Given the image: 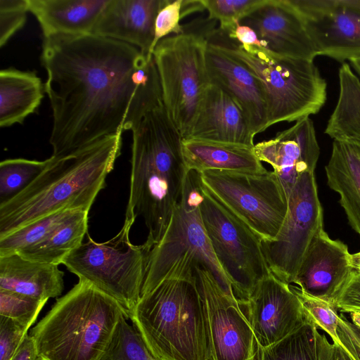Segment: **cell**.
Masks as SVG:
<instances>
[{"label": "cell", "instance_id": "1", "mask_svg": "<svg viewBox=\"0 0 360 360\" xmlns=\"http://www.w3.org/2000/svg\"><path fill=\"white\" fill-rule=\"evenodd\" d=\"M41 63L53 116L52 156L129 130L143 111L164 104L153 56L95 34L44 38Z\"/></svg>", "mask_w": 360, "mask_h": 360}, {"label": "cell", "instance_id": "2", "mask_svg": "<svg viewBox=\"0 0 360 360\" xmlns=\"http://www.w3.org/2000/svg\"><path fill=\"white\" fill-rule=\"evenodd\" d=\"M130 188L125 219L141 217L153 246L161 239L181 195L188 173L183 138L165 105L141 113L131 123Z\"/></svg>", "mask_w": 360, "mask_h": 360}, {"label": "cell", "instance_id": "3", "mask_svg": "<svg viewBox=\"0 0 360 360\" xmlns=\"http://www.w3.org/2000/svg\"><path fill=\"white\" fill-rule=\"evenodd\" d=\"M122 134L105 136L62 155H51L27 187L0 203V238L58 212H89L121 153Z\"/></svg>", "mask_w": 360, "mask_h": 360}, {"label": "cell", "instance_id": "4", "mask_svg": "<svg viewBox=\"0 0 360 360\" xmlns=\"http://www.w3.org/2000/svg\"><path fill=\"white\" fill-rule=\"evenodd\" d=\"M122 316L115 300L79 279L29 335L41 360H101Z\"/></svg>", "mask_w": 360, "mask_h": 360}, {"label": "cell", "instance_id": "5", "mask_svg": "<svg viewBox=\"0 0 360 360\" xmlns=\"http://www.w3.org/2000/svg\"><path fill=\"white\" fill-rule=\"evenodd\" d=\"M158 360H210L204 302L196 276L166 279L141 295L130 319Z\"/></svg>", "mask_w": 360, "mask_h": 360}, {"label": "cell", "instance_id": "6", "mask_svg": "<svg viewBox=\"0 0 360 360\" xmlns=\"http://www.w3.org/2000/svg\"><path fill=\"white\" fill-rule=\"evenodd\" d=\"M207 40L240 60L259 79L266 94L269 127L315 115L325 104L327 83L314 61L241 45L216 27Z\"/></svg>", "mask_w": 360, "mask_h": 360}, {"label": "cell", "instance_id": "7", "mask_svg": "<svg viewBox=\"0 0 360 360\" xmlns=\"http://www.w3.org/2000/svg\"><path fill=\"white\" fill-rule=\"evenodd\" d=\"M201 195L200 174L189 170L168 225L150 250L141 295L166 279L194 278L195 269L200 267L208 269L226 292L235 295L204 227L200 212Z\"/></svg>", "mask_w": 360, "mask_h": 360}, {"label": "cell", "instance_id": "8", "mask_svg": "<svg viewBox=\"0 0 360 360\" xmlns=\"http://www.w3.org/2000/svg\"><path fill=\"white\" fill-rule=\"evenodd\" d=\"M217 21L196 18L182 25V32L166 37L153 56L160 76L165 108L184 139L210 84L205 53L207 34Z\"/></svg>", "mask_w": 360, "mask_h": 360}, {"label": "cell", "instance_id": "9", "mask_svg": "<svg viewBox=\"0 0 360 360\" xmlns=\"http://www.w3.org/2000/svg\"><path fill=\"white\" fill-rule=\"evenodd\" d=\"M134 221L124 219L111 239L98 243L87 233V240L62 262L79 279L85 280L115 300L131 319L141 297L149 255L153 245L146 240L134 245L129 238Z\"/></svg>", "mask_w": 360, "mask_h": 360}, {"label": "cell", "instance_id": "10", "mask_svg": "<svg viewBox=\"0 0 360 360\" xmlns=\"http://www.w3.org/2000/svg\"><path fill=\"white\" fill-rule=\"evenodd\" d=\"M200 174L203 186L262 242L273 241L288 210V197L277 175L207 170Z\"/></svg>", "mask_w": 360, "mask_h": 360}, {"label": "cell", "instance_id": "11", "mask_svg": "<svg viewBox=\"0 0 360 360\" xmlns=\"http://www.w3.org/2000/svg\"><path fill=\"white\" fill-rule=\"evenodd\" d=\"M200 212L213 251L244 304L257 283L271 273L259 238L225 208L201 182Z\"/></svg>", "mask_w": 360, "mask_h": 360}, {"label": "cell", "instance_id": "12", "mask_svg": "<svg viewBox=\"0 0 360 360\" xmlns=\"http://www.w3.org/2000/svg\"><path fill=\"white\" fill-rule=\"evenodd\" d=\"M323 208L314 172L300 174L288 195V210L276 238L262 242L271 274L288 284L293 283L307 250L323 227Z\"/></svg>", "mask_w": 360, "mask_h": 360}, {"label": "cell", "instance_id": "13", "mask_svg": "<svg viewBox=\"0 0 360 360\" xmlns=\"http://www.w3.org/2000/svg\"><path fill=\"white\" fill-rule=\"evenodd\" d=\"M205 309L210 360H257L258 345L243 304L204 268L195 269Z\"/></svg>", "mask_w": 360, "mask_h": 360}, {"label": "cell", "instance_id": "14", "mask_svg": "<svg viewBox=\"0 0 360 360\" xmlns=\"http://www.w3.org/2000/svg\"><path fill=\"white\" fill-rule=\"evenodd\" d=\"M302 15L319 56L360 58V0H290Z\"/></svg>", "mask_w": 360, "mask_h": 360}, {"label": "cell", "instance_id": "15", "mask_svg": "<svg viewBox=\"0 0 360 360\" xmlns=\"http://www.w3.org/2000/svg\"><path fill=\"white\" fill-rule=\"evenodd\" d=\"M243 307L262 348L281 340L309 318L291 285L271 273L257 283Z\"/></svg>", "mask_w": 360, "mask_h": 360}, {"label": "cell", "instance_id": "16", "mask_svg": "<svg viewBox=\"0 0 360 360\" xmlns=\"http://www.w3.org/2000/svg\"><path fill=\"white\" fill-rule=\"evenodd\" d=\"M239 23L254 30L262 48L274 53L311 61L319 56L302 15L290 0H262Z\"/></svg>", "mask_w": 360, "mask_h": 360}, {"label": "cell", "instance_id": "17", "mask_svg": "<svg viewBox=\"0 0 360 360\" xmlns=\"http://www.w3.org/2000/svg\"><path fill=\"white\" fill-rule=\"evenodd\" d=\"M354 270L347 245L331 239L323 227L311 240L292 283L335 306Z\"/></svg>", "mask_w": 360, "mask_h": 360}, {"label": "cell", "instance_id": "18", "mask_svg": "<svg viewBox=\"0 0 360 360\" xmlns=\"http://www.w3.org/2000/svg\"><path fill=\"white\" fill-rule=\"evenodd\" d=\"M261 162L270 165L288 197L299 176L314 172L320 155L313 121L307 117L271 139L254 146Z\"/></svg>", "mask_w": 360, "mask_h": 360}, {"label": "cell", "instance_id": "19", "mask_svg": "<svg viewBox=\"0 0 360 360\" xmlns=\"http://www.w3.org/2000/svg\"><path fill=\"white\" fill-rule=\"evenodd\" d=\"M205 59L210 83L239 104L255 134L268 129L266 94L259 79L240 60L208 41Z\"/></svg>", "mask_w": 360, "mask_h": 360}, {"label": "cell", "instance_id": "20", "mask_svg": "<svg viewBox=\"0 0 360 360\" xmlns=\"http://www.w3.org/2000/svg\"><path fill=\"white\" fill-rule=\"evenodd\" d=\"M253 132L239 104L211 84L200 103L192 126L183 139H200L253 147Z\"/></svg>", "mask_w": 360, "mask_h": 360}, {"label": "cell", "instance_id": "21", "mask_svg": "<svg viewBox=\"0 0 360 360\" xmlns=\"http://www.w3.org/2000/svg\"><path fill=\"white\" fill-rule=\"evenodd\" d=\"M166 0H109L92 34L120 41L153 56L155 25Z\"/></svg>", "mask_w": 360, "mask_h": 360}, {"label": "cell", "instance_id": "22", "mask_svg": "<svg viewBox=\"0 0 360 360\" xmlns=\"http://www.w3.org/2000/svg\"><path fill=\"white\" fill-rule=\"evenodd\" d=\"M44 37L85 35L94 28L109 0H27Z\"/></svg>", "mask_w": 360, "mask_h": 360}, {"label": "cell", "instance_id": "23", "mask_svg": "<svg viewBox=\"0 0 360 360\" xmlns=\"http://www.w3.org/2000/svg\"><path fill=\"white\" fill-rule=\"evenodd\" d=\"M58 265L27 259L18 253L0 257V289L40 300L61 295L64 273Z\"/></svg>", "mask_w": 360, "mask_h": 360}, {"label": "cell", "instance_id": "24", "mask_svg": "<svg viewBox=\"0 0 360 360\" xmlns=\"http://www.w3.org/2000/svg\"><path fill=\"white\" fill-rule=\"evenodd\" d=\"M243 144L200 139H183L182 149L188 171L201 173L221 170L264 174L267 172L254 152Z\"/></svg>", "mask_w": 360, "mask_h": 360}, {"label": "cell", "instance_id": "25", "mask_svg": "<svg viewBox=\"0 0 360 360\" xmlns=\"http://www.w3.org/2000/svg\"><path fill=\"white\" fill-rule=\"evenodd\" d=\"M325 170L328 186L340 195L349 224L360 237V142L334 140Z\"/></svg>", "mask_w": 360, "mask_h": 360}, {"label": "cell", "instance_id": "26", "mask_svg": "<svg viewBox=\"0 0 360 360\" xmlns=\"http://www.w3.org/2000/svg\"><path fill=\"white\" fill-rule=\"evenodd\" d=\"M44 85L34 72L6 68L0 71V126L23 123L44 97Z\"/></svg>", "mask_w": 360, "mask_h": 360}, {"label": "cell", "instance_id": "27", "mask_svg": "<svg viewBox=\"0 0 360 360\" xmlns=\"http://www.w3.org/2000/svg\"><path fill=\"white\" fill-rule=\"evenodd\" d=\"M89 212L75 210L39 243L19 252L21 257L39 262L59 265L83 243L87 234Z\"/></svg>", "mask_w": 360, "mask_h": 360}, {"label": "cell", "instance_id": "28", "mask_svg": "<svg viewBox=\"0 0 360 360\" xmlns=\"http://www.w3.org/2000/svg\"><path fill=\"white\" fill-rule=\"evenodd\" d=\"M340 92L325 133L334 140L360 142V79L347 63L339 69Z\"/></svg>", "mask_w": 360, "mask_h": 360}, {"label": "cell", "instance_id": "29", "mask_svg": "<svg viewBox=\"0 0 360 360\" xmlns=\"http://www.w3.org/2000/svg\"><path fill=\"white\" fill-rule=\"evenodd\" d=\"M309 319L278 342L258 347L257 360H318L316 331Z\"/></svg>", "mask_w": 360, "mask_h": 360}, {"label": "cell", "instance_id": "30", "mask_svg": "<svg viewBox=\"0 0 360 360\" xmlns=\"http://www.w3.org/2000/svg\"><path fill=\"white\" fill-rule=\"evenodd\" d=\"M48 159H7L0 163V203L12 198L27 187L44 169Z\"/></svg>", "mask_w": 360, "mask_h": 360}, {"label": "cell", "instance_id": "31", "mask_svg": "<svg viewBox=\"0 0 360 360\" xmlns=\"http://www.w3.org/2000/svg\"><path fill=\"white\" fill-rule=\"evenodd\" d=\"M73 211L54 213L0 238V257L18 253L39 243Z\"/></svg>", "mask_w": 360, "mask_h": 360}, {"label": "cell", "instance_id": "32", "mask_svg": "<svg viewBox=\"0 0 360 360\" xmlns=\"http://www.w3.org/2000/svg\"><path fill=\"white\" fill-rule=\"evenodd\" d=\"M127 320L125 316L121 317L112 341L101 360H158Z\"/></svg>", "mask_w": 360, "mask_h": 360}, {"label": "cell", "instance_id": "33", "mask_svg": "<svg viewBox=\"0 0 360 360\" xmlns=\"http://www.w3.org/2000/svg\"><path fill=\"white\" fill-rule=\"evenodd\" d=\"M291 287L300 298L308 316L316 328L323 330L333 340V343L341 346L342 343L338 333L339 315L335 306L304 292L297 286L291 285Z\"/></svg>", "mask_w": 360, "mask_h": 360}, {"label": "cell", "instance_id": "34", "mask_svg": "<svg viewBox=\"0 0 360 360\" xmlns=\"http://www.w3.org/2000/svg\"><path fill=\"white\" fill-rule=\"evenodd\" d=\"M46 302L0 289V316L33 324Z\"/></svg>", "mask_w": 360, "mask_h": 360}, {"label": "cell", "instance_id": "35", "mask_svg": "<svg viewBox=\"0 0 360 360\" xmlns=\"http://www.w3.org/2000/svg\"><path fill=\"white\" fill-rule=\"evenodd\" d=\"M262 0H202L208 18L219 21V27L225 30L239 22Z\"/></svg>", "mask_w": 360, "mask_h": 360}, {"label": "cell", "instance_id": "36", "mask_svg": "<svg viewBox=\"0 0 360 360\" xmlns=\"http://www.w3.org/2000/svg\"><path fill=\"white\" fill-rule=\"evenodd\" d=\"M29 11L27 0H0V46L25 24Z\"/></svg>", "mask_w": 360, "mask_h": 360}, {"label": "cell", "instance_id": "37", "mask_svg": "<svg viewBox=\"0 0 360 360\" xmlns=\"http://www.w3.org/2000/svg\"><path fill=\"white\" fill-rule=\"evenodd\" d=\"M32 323L0 316V360H11L28 334Z\"/></svg>", "mask_w": 360, "mask_h": 360}, {"label": "cell", "instance_id": "38", "mask_svg": "<svg viewBox=\"0 0 360 360\" xmlns=\"http://www.w3.org/2000/svg\"><path fill=\"white\" fill-rule=\"evenodd\" d=\"M182 1L166 0L159 11L155 25L154 49L157 44L168 34H178L182 32V25L179 23L184 18L181 10Z\"/></svg>", "mask_w": 360, "mask_h": 360}, {"label": "cell", "instance_id": "39", "mask_svg": "<svg viewBox=\"0 0 360 360\" xmlns=\"http://www.w3.org/2000/svg\"><path fill=\"white\" fill-rule=\"evenodd\" d=\"M335 307L341 313L360 311V271L354 270L339 293Z\"/></svg>", "mask_w": 360, "mask_h": 360}, {"label": "cell", "instance_id": "40", "mask_svg": "<svg viewBox=\"0 0 360 360\" xmlns=\"http://www.w3.org/2000/svg\"><path fill=\"white\" fill-rule=\"evenodd\" d=\"M338 333L342 347L354 359L360 360V329L341 313Z\"/></svg>", "mask_w": 360, "mask_h": 360}, {"label": "cell", "instance_id": "41", "mask_svg": "<svg viewBox=\"0 0 360 360\" xmlns=\"http://www.w3.org/2000/svg\"><path fill=\"white\" fill-rule=\"evenodd\" d=\"M223 31L229 38L234 39L241 45L262 48L261 41L255 30L247 25L240 24L239 22Z\"/></svg>", "mask_w": 360, "mask_h": 360}, {"label": "cell", "instance_id": "42", "mask_svg": "<svg viewBox=\"0 0 360 360\" xmlns=\"http://www.w3.org/2000/svg\"><path fill=\"white\" fill-rule=\"evenodd\" d=\"M11 360H41L32 338L27 334Z\"/></svg>", "mask_w": 360, "mask_h": 360}, {"label": "cell", "instance_id": "43", "mask_svg": "<svg viewBox=\"0 0 360 360\" xmlns=\"http://www.w3.org/2000/svg\"><path fill=\"white\" fill-rule=\"evenodd\" d=\"M318 360H333V345L330 342L325 333L316 331Z\"/></svg>", "mask_w": 360, "mask_h": 360}, {"label": "cell", "instance_id": "44", "mask_svg": "<svg viewBox=\"0 0 360 360\" xmlns=\"http://www.w3.org/2000/svg\"><path fill=\"white\" fill-rule=\"evenodd\" d=\"M333 345V360H354L340 345Z\"/></svg>", "mask_w": 360, "mask_h": 360}, {"label": "cell", "instance_id": "45", "mask_svg": "<svg viewBox=\"0 0 360 360\" xmlns=\"http://www.w3.org/2000/svg\"><path fill=\"white\" fill-rule=\"evenodd\" d=\"M352 262L354 269L360 271V252L352 254Z\"/></svg>", "mask_w": 360, "mask_h": 360}, {"label": "cell", "instance_id": "46", "mask_svg": "<svg viewBox=\"0 0 360 360\" xmlns=\"http://www.w3.org/2000/svg\"><path fill=\"white\" fill-rule=\"evenodd\" d=\"M348 314L352 322L360 329V312L352 311Z\"/></svg>", "mask_w": 360, "mask_h": 360}, {"label": "cell", "instance_id": "47", "mask_svg": "<svg viewBox=\"0 0 360 360\" xmlns=\"http://www.w3.org/2000/svg\"><path fill=\"white\" fill-rule=\"evenodd\" d=\"M350 63L353 68L360 76V58L350 60Z\"/></svg>", "mask_w": 360, "mask_h": 360}, {"label": "cell", "instance_id": "48", "mask_svg": "<svg viewBox=\"0 0 360 360\" xmlns=\"http://www.w3.org/2000/svg\"><path fill=\"white\" fill-rule=\"evenodd\" d=\"M357 312H360V311H357Z\"/></svg>", "mask_w": 360, "mask_h": 360}]
</instances>
